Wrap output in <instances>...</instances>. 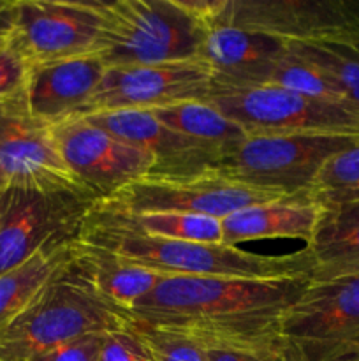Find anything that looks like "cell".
<instances>
[{
    "instance_id": "obj_24",
    "label": "cell",
    "mask_w": 359,
    "mask_h": 361,
    "mask_svg": "<svg viewBox=\"0 0 359 361\" xmlns=\"http://www.w3.org/2000/svg\"><path fill=\"white\" fill-rule=\"evenodd\" d=\"M151 115L176 133L213 148L220 157L248 137V134L206 101H190L151 109Z\"/></svg>"
},
{
    "instance_id": "obj_29",
    "label": "cell",
    "mask_w": 359,
    "mask_h": 361,
    "mask_svg": "<svg viewBox=\"0 0 359 361\" xmlns=\"http://www.w3.org/2000/svg\"><path fill=\"white\" fill-rule=\"evenodd\" d=\"M108 331L88 334L32 356L28 361H99Z\"/></svg>"
},
{
    "instance_id": "obj_14",
    "label": "cell",
    "mask_w": 359,
    "mask_h": 361,
    "mask_svg": "<svg viewBox=\"0 0 359 361\" xmlns=\"http://www.w3.org/2000/svg\"><path fill=\"white\" fill-rule=\"evenodd\" d=\"M53 133L60 155L76 182L99 201L108 200L155 169L151 155L87 118H70L53 126Z\"/></svg>"
},
{
    "instance_id": "obj_9",
    "label": "cell",
    "mask_w": 359,
    "mask_h": 361,
    "mask_svg": "<svg viewBox=\"0 0 359 361\" xmlns=\"http://www.w3.org/2000/svg\"><path fill=\"white\" fill-rule=\"evenodd\" d=\"M280 194L257 190L208 173L197 176H144L99 204L127 214H192L222 221L252 204L278 200Z\"/></svg>"
},
{
    "instance_id": "obj_20",
    "label": "cell",
    "mask_w": 359,
    "mask_h": 361,
    "mask_svg": "<svg viewBox=\"0 0 359 361\" xmlns=\"http://www.w3.org/2000/svg\"><path fill=\"white\" fill-rule=\"evenodd\" d=\"M287 42L225 23L208 28L197 59L213 74V83L225 81L248 67L277 59L287 51Z\"/></svg>"
},
{
    "instance_id": "obj_12",
    "label": "cell",
    "mask_w": 359,
    "mask_h": 361,
    "mask_svg": "<svg viewBox=\"0 0 359 361\" xmlns=\"http://www.w3.org/2000/svg\"><path fill=\"white\" fill-rule=\"evenodd\" d=\"M102 25L101 2L14 0L11 44L28 66L90 55Z\"/></svg>"
},
{
    "instance_id": "obj_8",
    "label": "cell",
    "mask_w": 359,
    "mask_h": 361,
    "mask_svg": "<svg viewBox=\"0 0 359 361\" xmlns=\"http://www.w3.org/2000/svg\"><path fill=\"white\" fill-rule=\"evenodd\" d=\"M289 361H320L359 349V275L310 281L280 324Z\"/></svg>"
},
{
    "instance_id": "obj_13",
    "label": "cell",
    "mask_w": 359,
    "mask_h": 361,
    "mask_svg": "<svg viewBox=\"0 0 359 361\" xmlns=\"http://www.w3.org/2000/svg\"><path fill=\"white\" fill-rule=\"evenodd\" d=\"M0 182L4 187L83 189L60 155L53 127L32 115L23 90L0 99Z\"/></svg>"
},
{
    "instance_id": "obj_4",
    "label": "cell",
    "mask_w": 359,
    "mask_h": 361,
    "mask_svg": "<svg viewBox=\"0 0 359 361\" xmlns=\"http://www.w3.org/2000/svg\"><path fill=\"white\" fill-rule=\"evenodd\" d=\"M129 323L130 314L102 298L69 259L0 334V361H28L63 342Z\"/></svg>"
},
{
    "instance_id": "obj_22",
    "label": "cell",
    "mask_w": 359,
    "mask_h": 361,
    "mask_svg": "<svg viewBox=\"0 0 359 361\" xmlns=\"http://www.w3.org/2000/svg\"><path fill=\"white\" fill-rule=\"evenodd\" d=\"M70 242L48 247L27 263L0 275V334L70 259Z\"/></svg>"
},
{
    "instance_id": "obj_23",
    "label": "cell",
    "mask_w": 359,
    "mask_h": 361,
    "mask_svg": "<svg viewBox=\"0 0 359 361\" xmlns=\"http://www.w3.org/2000/svg\"><path fill=\"white\" fill-rule=\"evenodd\" d=\"M289 49L322 73L340 90L348 108L359 115V32L291 42Z\"/></svg>"
},
{
    "instance_id": "obj_25",
    "label": "cell",
    "mask_w": 359,
    "mask_h": 361,
    "mask_svg": "<svg viewBox=\"0 0 359 361\" xmlns=\"http://www.w3.org/2000/svg\"><path fill=\"white\" fill-rule=\"evenodd\" d=\"M99 204V203H97ZM109 217L130 229L144 235L160 236V238L185 240V242L222 243V224L218 219L206 215L192 214H127V212L111 210L99 204Z\"/></svg>"
},
{
    "instance_id": "obj_5",
    "label": "cell",
    "mask_w": 359,
    "mask_h": 361,
    "mask_svg": "<svg viewBox=\"0 0 359 361\" xmlns=\"http://www.w3.org/2000/svg\"><path fill=\"white\" fill-rule=\"evenodd\" d=\"M358 140L334 134L248 136L218 159L213 175L280 196H310L324 164Z\"/></svg>"
},
{
    "instance_id": "obj_28",
    "label": "cell",
    "mask_w": 359,
    "mask_h": 361,
    "mask_svg": "<svg viewBox=\"0 0 359 361\" xmlns=\"http://www.w3.org/2000/svg\"><path fill=\"white\" fill-rule=\"evenodd\" d=\"M99 361H155V356L143 335L129 323L106 334Z\"/></svg>"
},
{
    "instance_id": "obj_19",
    "label": "cell",
    "mask_w": 359,
    "mask_h": 361,
    "mask_svg": "<svg viewBox=\"0 0 359 361\" xmlns=\"http://www.w3.org/2000/svg\"><path fill=\"white\" fill-rule=\"evenodd\" d=\"M70 264L102 298L127 312L165 277L77 240L70 242Z\"/></svg>"
},
{
    "instance_id": "obj_30",
    "label": "cell",
    "mask_w": 359,
    "mask_h": 361,
    "mask_svg": "<svg viewBox=\"0 0 359 361\" xmlns=\"http://www.w3.org/2000/svg\"><path fill=\"white\" fill-rule=\"evenodd\" d=\"M28 71L30 66L13 44L4 49L0 53V99L23 90Z\"/></svg>"
},
{
    "instance_id": "obj_15",
    "label": "cell",
    "mask_w": 359,
    "mask_h": 361,
    "mask_svg": "<svg viewBox=\"0 0 359 361\" xmlns=\"http://www.w3.org/2000/svg\"><path fill=\"white\" fill-rule=\"evenodd\" d=\"M155 159L148 176H197L213 173L220 154L155 118L146 109H123L81 116Z\"/></svg>"
},
{
    "instance_id": "obj_16",
    "label": "cell",
    "mask_w": 359,
    "mask_h": 361,
    "mask_svg": "<svg viewBox=\"0 0 359 361\" xmlns=\"http://www.w3.org/2000/svg\"><path fill=\"white\" fill-rule=\"evenodd\" d=\"M106 66L94 53L32 66L23 95L32 115L48 126L80 118L97 90Z\"/></svg>"
},
{
    "instance_id": "obj_18",
    "label": "cell",
    "mask_w": 359,
    "mask_h": 361,
    "mask_svg": "<svg viewBox=\"0 0 359 361\" xmlns=\"http://www.w3.org/2000/svg\"><path fill=\"white\" fill-rule=\"evenodd\" d=\"M320 207L315 231L305 245L315 264L310 281L359 275V201Z\"/></svg>"
},
{
    "instance_id": "obj_6",
    "label": "cell",
    "mask_w": 359,
    "mask_h": 361,
    "mask_svg": "<svg viewBox=\"0 0 359 361\" xmlns=\"http://www.w3.org/2000/svg\"><path fill=\"white\" fill-rule=\"evenodd\" d=\"M208 104L248 136L334 134L359 137V115L347 106L266 85H211Z\"/></svg>"
},
{
    "instance_id": "obj_37",
    "label": "cell",
    "mask_w": 359,
    "mask_h": 361,
    "mask_svg": "<svg viewBox=\"0 0 359 361\" xmlns=\"http://www.w3.org/2000/svg\"><path fill=\"white\" fill-rule=\"evenodd\" d=\"M4 189H6V187H4L2 182H0V190H4Z\"/></svg>"
},
{
    "instance_id": "obj_26",
    "label": "cell",
    "mask_w": 359,
    "mask_h": 361,
    "mask_svg": "<svg viewBox=\"0 0 359 361\" xmlns=\"http://www.w3.org/2000/svg\"><path fill=\"white\" fill-rule=\"evenodd\" d=\"M310 197L319 204L359 201V140L324 164Z\"/></svg>"
},
{
    "instance_id": "obj_34",
    "label": "cell",
    "mask_w": 359,
    "mask_h": 361,
    "mask_svg": "<svg viewBox=\"0 0 359 361\" xmlns=\"http://www.w3.org/2000/svg\"><path fill=\"white\" fill-rule=\"evenodd\" d=\"M9 44H11V34L0 35V53H2L4 49L9 48Z\"/></svg>"
},
{
    "instance_id": "obj_33",
    "label": "cell",
    "mask_w": 359,
    "mask_h": 361,
    "mask_svg": "<svg viewBox=\"0 0 359 361\" xmlns=\"http://www.w3.org/2000/svg\"><path fill=\"white\" fill-rule=\"evenodd\" d=\"M320 361H359V349H348V351L336 353Z\"/></svg>"
},
{
    "instance_id": "obj_1",
    "label": "cell",
    "mask_w": 359,
    "mask_h": 361,
    "mask_svg": "<svg viewBox=\"0 0 359 361\" xmlns=\"http://www.w3.org/2000/svg\"><path fill=\"white\" fill-rule=\"evenodd\" d=\"M310 277H164L129 310L130 321L227 345L273 353L284 345L280 324Z\"/></svg>"
},
{
    "instance_id": "obj_21",
    "label": "cell",
    "mask_w": 359,
    "mask_h": 361,
    "mask_svg": "<svg viewBox=\"0 0 359 361\" xmlns=\"http://www.w3.org/2000/svg\"><path fill=\"white\" fill-rule=\"evenodd\" d=\"M218 85H266L347 106L340 90L322 73L301 56L294 55L289 48L284 55L248 67L229 80L218 81Z\"/></svg>"
},
{
    "instance_id": "obj_7",
    "label": "cell",
    "mask_w": 359,
    "mask_h": 361,
    "mask_svg": "<svg viewBox=\"0 0 359 361\" xmlns=\"http://www.w3.org/2000/svg\"><path fill=\"white\" fill-rule=\"evenodd\" d=\"M97 201L87 189L7 187L0 214V275L76 238Z\"/></svg>"
},
{
    "instance_id": "obj_36",
    "label": "cell",
    "mask_w": 359,
    "mask_h": 361,
    "mask_svg": "<svg viewBox=\"0 0 359 361\" xmlns=\"http://www.w3.org/2000/svg\"><path fill=\"white\" fill-rule=\"evenodd\" d=\"M275 361H289L287 358H285V355H284V348H282V353L277 356V360H275Z\"/></svg>"
},
{
    "instance_id": "obj_3",
    "label": "cell",
    "mask_w": 359,
    "mask_h": 361,
    "mask_svg": "<svg viewBox=\"0 0 359 361\" xmlns=\"http://www.w3.org/2000/svg\"><path fill=\"white\" fill-rule=\"evenodd\" d=\"M101 14L92 53L106 69L197 59L210 28L190 0H113Z\"/></svg>"
},
{
    "instance_id": "obj_27",
    "label": "cell",
    "mask_w": 359,
    "mask_h": 361,
    "mask_svg": "<svg viewBox=\"0 0 359 361\" xmlns=\"http://www.w3.org/2000/svg\"><path fill=\"white\" fill-rule=\"evenodd\" d=\"M130 324L143 335L153 353L155 361H208L206 348L196 338L134 321H130Z\"/></svg>"
},
{
    "instance_id": "obj_10",
    "label": "cell",
    "mask_w": 359,
    "mask_h": 361,
    "mask_svg": "<svg viewBox=\"0 0 359 361\" xmlns=\"http://www.w3.org/2000/svg\"><path fill=\"white\" fill-rule=\"evenodd\" d=\"M215 23L310 42L359 32V0H217ZM210 25V27H211Z\"/></svg>"
},
{
    "instance_id": "obj_32",
    "label": "cell",
    "mask_w": 359,
    "mask_h": 361,
    "mask_svg": "<svg viewBox=\"0 0 359 361\" xmlns=\"http://www.w3.org/2000/svg\"><path fill=\"white\" fill-rule=\"evenodd\" d=\"M14 25V0H0V35L11 34Z\"/></svg>"
},
{
    "instance_id": "obj_2",
    "label": "cell",
    "mask_w": 359,
    "mask_h": 361,
    "mask_svg": "<svg viewBox=\"0 0 359 361\" xmlns=\"http://www.w3.org/2000/svg\"><path fill=\"white\" fill-rule=\"evenodd\" d=\"M74 240L165 277L289 279L310 277L315 268L306 249L294 254L266 256L225 243L185 242L144 235L116 222L99 204L92 208Z\"/></svg>"
},
{
    "instance_id": "obj_35",
    "label": "cell",
    "mask_w": 359,
    "mask_h": 361,
    "mask_svg": "<svg viewBox=\"0 0 359 361\" xmlns=\"http://www.w3.org/2000/svg\"><path fill=\"white\" fill-rule=\"evenodd\" d=\"M7 189V187H6ZM6 189L0 190V214H2V207H4V197H6Z\"/></svg>"
},
{
    "instance_id": "obj_17",
    "label": "cell",
    "mask_w": 359,
    "mask_h": 361,
    "mask_svg": "<svg viewBox=\"0 0 359 361\" xmlns=\"http://www.w3.org/2000/svg\"><path fill=\"white\" fill-rule=\"evenodd\" d=\"M320 208L310 196H285L245 207L220 221L222 243L238 247L256 240L291 238L306 245L315 231Z\"/></svg>"
},
{
    "instance_id": "obj_11",
    "label": "cell",
    "mask_w": 359,
    "mask_h": 361,
    "mask_svg": "<svg viewBox=\"0 0 359 361\" xmlns=\"http://www.w3.org/2000/svg\"><path fill=\"white\" fill-rule=\"evenodd\" d=\"M211 85L213 74L199 59L108 67L81 116L123 109L151 111L180 102L206 101Z\"/></svg>"
},
{
    "instance_id": "obj_31",
    "label": "cell",
    "mask_w": 359,
    "mask_h": 361,
    "mask_svg": "<svg viewBox=\"0 0 359 361\" xmlns=\"http://www.w3.org/2000/svg\"><path fill=\"white\" fill-rule=\"evenodd\" d=\"M282 348L273 353H259L241 348H227V345H208L206 355L208 361H275L282 353Z\"/></svg>"
}]
</instances>
